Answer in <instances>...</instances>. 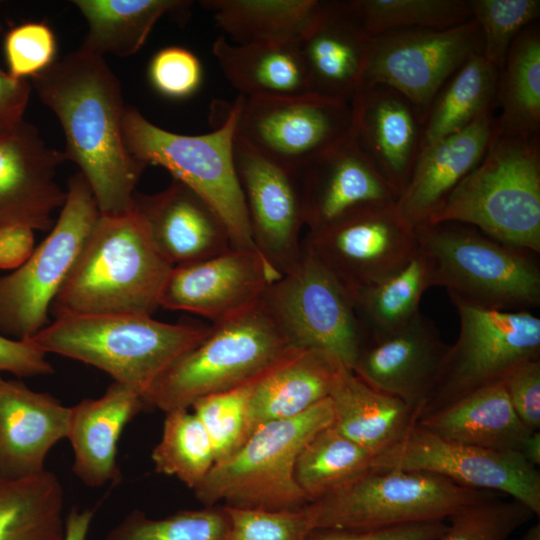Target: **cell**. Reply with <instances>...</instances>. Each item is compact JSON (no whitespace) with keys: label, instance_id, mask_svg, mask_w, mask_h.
Wrapping results in <instances>:
<instances>
[{"label":"cell","instance_id":"1","mask_svg":"<svg viewBox=\"0 0 540 540\" xmlns=\"http://www.w3.org/2000/svg\"><path fill=\"white\" fill-rule=\"evenodd\" d=\"M31 81L40 101L58 119L66 160L79 167L100 214L131 210L146 165L126 150V106L120 81L105 57L81 44Z\"/></svg>","mask_w":540,"mask_h":540},{"label":"cell","instance_id":"2","mask_svg":"<svg viewBox=\"0 0 540 540\" xmlns=\"http://www.w3.org/2000/svg\"><path fill=\"white\" fill-rule=\"evenodd\" d=\"M173 266L138 212L98 217L51 307L62 314H152Z\"/></svg>","mask_w":540,"mask_h":540},{"label":"cell","instance_id":"3","mask_svg":"<svg viewBox=\"0 0 540 540\" xmlns=\"http://www.w3.org/2000/svg\"><path fill=\"white\" fill-rule=\"evenodd\" d=\"M442 222L465 224L503 244L539 254L537 136H511L496 131L479 164L424 224Z\"/></svg>","mask_w":540,"mask_h":540},{"label":"cell","instance_id":"4","mask_svg":"<svg viewBox=\"0 0 540 540\" xmlns=\"http://www.w3.org/2000/svg\"><path fill=\"white\" fill-rule=\"evenodd\" d=\"M210 326L171 324L147 315L62 314L32 340L48 353L94 366L141 397L177 358L199 344Z\"/></svg>","mask_w":540,"mask_h":540},{"label":"cell","instance_id":"5","mask_svg":"<svg viewBox=\"0 0 540 540\" xmlns=\"http://www.w3.org/2000/svg\"><path fill=\"white\" fill-rule=\"evenodd\" d=\"M298 351L260 305L210 326L142 395L163 412L189 409L199 398L259 380Z\"/></svg>","mask_w":540,"mask_h":540},{"label":"cell","instance_id":"6","mask_svg":"<svg viewBox=\"0 0 540 540\" xmlns=\"http://www.w3.org/2000/svg\"><path fill=\"white\" fill-rule=\"evenodd\" d=\"M330 398L304 413L257 428L227 459L215 463L193 489L205 507L223 506L269 512L299 510L310 500L295 479V464L305 444L332 425Z\"/></svg>","mask_w":540,"mask_h":540},{"label":"cell","instance_id":"7","mask_svg":"<svg viewBox=\"0 0 540 540\" xmlns=\"http://www.w3.org/2000/svg\"><path fill=\"white\" fill-rule=\"evenodd\" d=\"M433 286L451 301L497 310H527L540 305V265L536 254L503 244L457 222L415 227Z\"/></svg>","mask_w":540,"mask_h":540},{"label":"cell","instance_id":"8","mask_svg":"<svg viewBox=\"0 0 540 540\" xmlns=\"http://www.w3.org/2000/svg\"><path fill=\"white\" fill-rule=\"evenodd\" d=\"M238 110L239 97L214 130L183 135L155 125L137 108L126 106L123 140L133 158L146 166L165 168L203 198L225 223L232 247L255 249L234 161Z\"/></svg>","mask_w":540,"mask_h":540},{"label":"cell","instance_id":"9","mask_svg":"<svg viewBox=\"0 0 540 540\" xmlns=\"http://www.w3.org/2000/svg\"><path fill=\"white\" fill-rule=\"evenodd\" d=\"M494 497L428 472L372 467L312 506L316 529H378L449 520Z\"/></svg>","mask_w":540,"mask_h":540},{"label":"cell","instance_id":"10","mask_svg":"<svg viewBox=\"0 0 540 540\" xmlns=\"http://www.w3.org/2000/svg\"><path fill=\"white\" fill-rule=\"evenodd\" d=\"M99 216L89 184L74 174L48 236L23 265L0 276L1 334L28 340L50 323L52 304Z\"/></svg>","mask_w":540,"mask_h":540},{"label":"cell","instance_id":"11","mask_svg":"<svg viewBox=\"0 0 540 540\" xmlns=\"http://www.w3.org/2000/svg\"><path fill=\"white\" fill-rule=\"evenodd\" d=\"M451 302L459 316V335L448 347L418 420L469 393L501 382L515 366L540 358V318L530 311Z\"/></svg>","mask_w":540,"mask_h":540},{"label":"cell","instance_id":"12","mask_svg":"<svg viewBox=\"0 0 540 540\" xmlns=\"http://www.w3.org/2000/svg\"><path fill=\"white\" fill-rule=\"evenodd\" d=\"M296 264L264 291L260 305L297 350H320L352 370L363 338L351 296L302 242Z\"/></svg>","mask_w":540,"mask_h":540},{"label":"cell","instance_id":"13","mask_svg":"<svg viewBox=\"0 0 540 540\" xmlns=\"http://www.w3.org/2000/svg\"><path fill=\"white\" fill-rule=\"evenodd\" d=\"M235 138L297 171L341 142L353 126L352 102L314 93L283 97L239 95Z\"/></svg>","mask_w":540,"mask_h":540},{"label":"cell","instance_id":"14","mask_svg":"<svg viewBox=\"0 0 540 540\" xmlns=\"http://www.w3.org/2000/svg\"><path fill=\"white\" fill-rule=\"evenodd\" d=\"M372 467L428 472L464 487L497 491L540 515V473L519 452L498 451L438 436L415 423L375 455Z\"/></svg>","mask_w":540,"mask_h":540},{"label":"cell","instance_id":"15","mask_svg":"<svg viewBox=\"0 0 540 540\" xmlns=\"http://www.w3.org/2000/svg\"><path fill=\"white\" fill-rule=\"evenodd\" d=\"M303 243L349 294L401 269L418 251L415 228L396 202L354 210L308 231Z\"/></svg>","mask_w":540,"mask_h":540},{"label":"cell","instance_id":"16","mask_svg":"<svg viewBox=\"0 0 540 540\" xmlns=\"http://www.w3.org/2000/svg\"><path fill=\"white\" fill-rule=\"evenodd\" d=\"M482 50L474 19L446 29H400L374 37L364 85H384L424 115L447 80Z\"/></svg>","mask_w":540,"mask_h":540},{"label":"cell","instance_id":"17","mask_svg":"<svg viewBox=\"0 0 540 540\" xmlns=\"http://www.w3.org/2000/svg\"><path fill=\"white\" fill-rule=\"evenodd\" d=\"M234 161L257 252L279 273L302 254L305 227L295 171L234 140Z\"/></svg>","mask_w":540,"mask_h":540},{"label":"cell","instance_id":"18","mask_svg":"<svg viewBox=\"0 0 540 540\" xmlns=\"http://www.w3.org/2000/svg\"><path fill=\"white\" fill-rule=\"evenodd\" d=\"M280 276L257 250L231 247L208 259L173 267L160 307L220 322L256 306Z\"/></svg>","mask_w":540,"mask_h":540},{"label":"cell","instance_id":"19","mask_svg":"<svg viewBox=\"0 0 540 540\" xmlns=\"http://www.w3.org/2000/svg\"><path fill=\"white\" fill-rule=\"evenodd\" d=\"M65 161L64 152L50 147L25 119L0 136V230L13 226L51 230L52 215L66 199L56 180Z\"/></svg>","mask_w":540,"mask_h":540},{"label":"cell","instance_id":"20","mask_svg":"<svg viewBox=\"0 0 540 540\" xmlns=\"http://www.w3.org/2000/svg\"><path fill=\"white\" fill-rule=\"evenodd\" d=\"M448 347L434 322L419 312L395 331L363 337L352 371L375 389L406 402L419 418Z\"/></svg>","mask_w":540,"mask_h":540},{"label":"cell","instance_id":"21","mask_svg":"<svg viewBox=\"0 0 540 540\" xmlns=\"http://www.w3.org/2000/svg\"><path fill=\"white\" fill-rule=\"evenodd\" d=\"M295 173L308 231L359 208L393 203L398 198L360 147L353 126L341 142Z\"/></svg>","mask_w":540,"mask_h":540},{"label":"cell","instance_id":"22","mask_svg":"<svg viewBox=\"0 0 540 540\" xmlns=\"http://www.w3.org/2000/svg\"><path fill=\"white\" fill-rule=\"evenodd\" d=\"M297 43L310 92L352 102L363 88L374 37L347 1H319Z\"/></svg>","mask_w":540,"mask_h":540},{"label":"cell","instance_id":"23","mask_svg":"<svg viewBox=\"0 0 540 540\" xmlns=\"http://www.w3.org/2000/svg\"><path fill=\"white\" fill-rule=\"evenodd\" d=\"M133 208L173 266L195 263L232 247L229 231L212 207L177 179L154 194L135 193Z\"/></svg>","mask_w":540,"mask_h":540},{"label":"cell","instance_id":"24","mask_svg":"<svg viewBox=\"0 0 540 540\" xmlns=\"http://www.w3.org/2000/svg\"><path fill=\"white\" fill-rule=\"evenodd\" d=\"M69 417L53 395L0 375V480L43 472L49 451L67 437Z\"/></svg>","mask_w":540,"mask_h":540},{"label":"cell","instance_id":"25","mask_svg":"<svg viewBox=\"0 0 540 540\" xmlns=\"http://www.w3.org/2000/svg\"><path fill=\"white\" fill-rule=\"evenodd\" d=\"M352 106L360 147L399 197L419 153L422 115L403 95L384 85L363 87Z\"/></svg>","mask_w":540,"mask_h":540},{"label":"cell","instance_id":"26","mask_svg":"<svg viewBox=\"0 0 540 540\" xmlns=\"http://www.w3.org/2000/svg\"><path fill=\"white\" fill-rule=\"evenodd\" d=\"M497 131L491 111L421 150L396 206L414 228L427 222L457 184L482 160Z\"/></svg>","mask_w":540,"mask_h":540},{"label":"cell","instance_id":"27","mask_svg":"<svg viewBox=\"0 0 540 540\" xmlns=\"http://www.w3.org/2000/svg\"><path fill=\"white\" fill-rule=\"evenodd\" d=\"M143 407L138 392L115 381L102 396L70 407L66 438L73 450L72 471L82 483L98 488L119 479L120 435Z\"/></svg>","mask_w":540,"mask_h":540},{"label":"cell","instance_id":"28","mask_svg":"<svg viewBox=\"0 0 540 540\" xmlns=\"http://www.w3.org/2000/svg\"><path fill=\"white\" fill-rule=\"evenodd\" d=\"M344 367L327 352L300 350L264 375L249 401V436L266 423L298 416L328 398Z\"/></svg>","mask_w":540,"mask_h":540},{"label":"cell","instance_id":"29","mask_svg":"<svg viewBox=\"0 0 540 540\" xmlns=\"http://www.w3.org/2000/svg\"><path fill=\"white\" fill-rule=\"evenodd\" d=\"M416 423L449 440L519 453L532 432L513 409L502 381L469 393Z\"/></svg>","mask_w":540,"mask_h":540},{"label":"cell","instance_id":"30","mask_svg":"<svg viewBox=\"0 0 540 540\" xmlns=\"http://www.w3.org/2000/svg\"><path fill=\"white\" fill-rule=\"evenodd\" d=\"M329 398L332 426L373 456L400 440L418 420L406 402L375 389L346 367Z\"/></svg>","mask_w":540,"mask_h":540},{"label":"cell","instance_id":"31","mask_svg":"<svg viewBox=\"0 0 540 540\" xmlns=\"http://www.w3.org/2000/svg\"><path fill=\"white\" fill-rule=\"evenodd\" d=\"M212 53L225 78L246 98L310 92L297 41L236 44L220 36Z\"/></svg>","mask_w":540,"mask_h":540},{"label":"cell","instance_id":"32","mask_svg":"<svg viewBox=\"0 0 540 540\" xmlns=\"http://www.w3.org/2000/svg\"><path fill=\"white\" fill-rule=\"evenodd\" d=\"M88 32L82 45L105 57H128L146 42L157 21L169 15L186 20L190 1L184 0H74Z\"/></svg>","mask_w":540,"mask_h":540},{"label":"cell","instance_id":"33","mask_svg":"<svg viewBox=\"0 0 540 540\" xmlns=\"http://www.w3.org/2000/svg\"><path fill=\"white\" fill-rule=\"evenodd\" d=\"M64 490L55 473L0 480V540H64Z\"/></svg>","mask_w":540,"mask_h":540},{"label":"cell","instance_id":"34","mask_svg":"<svg viewBox=\"0 0 540 540\" xmlns=\"http://www.w3.org/2000/svg\"><path fill=\"white\" fill-rule=\"evenodd\" d=\"M499 73L481 52L471 55L443 85L426 112L419 152L491 111Z\"/></svg>","mask_w":540,"mask_h":540},{"label":"cell","instance_id":"35","mask_svg":"<svg viewBox=\"0 0 540 540\" xmlns=\"http://www.w3.org/2000/svg\"><path fill=\"white\" fill-rule=\"evenodd\" d=\"M430 287V264L418 247L401 269L351 292L363 337L382 336L406 325L420 312V300Z\"/></svg>","mask_w":540,"mask_h":540},{"label":"cell","instance_id":"36","mask_svg":"<svg viewBox=\"0 0 540 540\" xmlns=\"http://www.w3.org/2000/svg\"><path fill=\"white\" fill-rule=\"evenodd\" d=\"M496 99L501 108L497 131L535 136L540 126V35L525 28L512 43L499 73Z\"/></svg>","mask_w":540,"mask_h":540},{"label":"cell","instance_id":"37","mask_svg":"<svg viewBox=\"0 0 540 540\" xmlns=\"http://www.w3.org/2000/svg\"><path fill=\"white\" fill-rule=\"evenodd\" d=\"M217 27L232 43L297 41L317 0H204Z\"/></svg>","mask_w":540,"mask_h":540},{"label":"cell","instance_id":"38","mask_svg":"<svg viewBox=\"0 0 540 540\" xmlns=\"http://www.w3.org/2000/svg\"><path fill=\"white\" fill-rule=\"evenodd\" d=\"M373 457L330 425L302 448L295 479L312 503L372 468Z\"/></svg>","mask_w":540,"mask_h":540},{"label":"cell","instance_id":"39","mask_svg":"<svg viewBox=\"0 0 540 540\" xmlns=\"http://www.w3.org/2000/svg\"><path fill=\"white\" fill-rule=\"evenodd\" d=\"M165 414L161 439L151 453L155 470L194 489L215 463L211 441L199 418L188 409Z\"/></svg>","mask_w":540,"mask_h":540},{"label":"cell","instance_id":"40","mask_svg":"<svg viewBox=\"0 0 540 540\" xmlns=\"http://www.w3.org/2000/svg\"><path fill=\"white\" fill-rule=\"evenodd\" d=\"M347 4L371 37L400 29H446L473 19L469 1L463 0H348Z\"/></svg>","mask_w":540,"mask_h":540},{"label":"cell","instance_id":"41","mask_svg":"<svg viewBox=\"0 0 540 540\" xmlns=\"http://www.w3.org/2000/svg\"><path fill=\"white\" fill-rule=\"evenodd\" d=\"M229 527L224 506L182 510L160 519L134 510L104 540H226Z\"/></svg>","mask_w":540,"mask_h":540},{"label":"cell","instance_id":"42","mask_svg":"<svg viewBox=\"0 0 540 540\" xmlns=\"http://www.w3.org/2000/svg\"><path fill=\"white\" fill-rule=\"evenodd\" d=\"M257 381L201 397L191 405L209 436L215 463L233 455L248 439V407Z\"/></svg>","mask_w":540,"mask_h":540},{"label":"cell","instance_id":"43","mask_svg":"<svg viewBox=\"0 0 540 540\" xmlns=\"http://www.w3.org/2000/svg\"><path fill=\"white\" fill-rule=\"evenodd\" d=\"M469 3L481 33V53L500 72L516 37L538 18L540 1L472 0Z\"/></svg>","mask_w":540,"mask_h":540},{"label":"cell","instance_id":"44","mask_svg":"<svg viewBox=\"0 0 540 540\" xmlns=\"http://www.w3.org/2000/svg\"><path fill=\"white\" fill-rule=\"evenodd\" d=\"M533 516L516 500L503 501L494 497L451 517L438 540H507Z\"/></svg>","mask_w":540,"mask_h":540},{"label":"cell","instance_id":"45","mask_svg":"<svg viewBox=\"0 0 540 540\" xmlns=\"http://www.w3.org/2000/svg\"><path fill=\"white\" fill-rule=\"evenodd\" d=\"M224 508L230 520L226 540H307L316 529L312 503L281 512Z\"/></svg>","mask_w":540,"mask_h":540},{"label":"cell","instance_id":"46","mask_svg":"<svg viewBox=\"0 0 540 540\" xmlns=\"http://www.w3.org/2000/svg\"><path fill=\"white\" fill-rule=\"evenodd\" d=\"M3 48L7 73L14 79L27 80L55 62L57 41L45 22H26L6 34Z\"/></svg>","mask_w":540,"mask_h":540},{"label":"cell","instance_id":"47","mask_svg":"<svg viewBox=\"0 0 540 540\" xmlns=\"http://www.w3.org/2000/svg\"><path fill=\"white\" fill-rule=\"evenodd\" d=\"M203 71L197 56L180 46L157 51L148 66V79L160 95L169 99L192 96L202 83Z\"/></svg>","mask_w":540,"mask_h":540},{"label":"cell","instance_id":"48","mask_svg":"<svg viewBox=\"0 0 540 540\" xmlns=\"http://www.w3.org/2000/svg\"><path fill=\"white\" fill-rule=\"evenodd\" d=\"M513 409L531 431L540 427V358L525 361L503 378Z\"/></svg>","mask_w":540,"mask_h":540},{"label":"cell","instance_id":"49","mask_svg":"<svg viewBox=\"0 0 540 540\" xmlns=\"http://www.w3.org/2000/svg\"><path fill=\"white\" fill-rule=\"evenodd\" d=\"M444 521L398 525L378 529H314L307 540H438L446 531Z\"/></svg>","mask_w":540,"mask_h":540},{"label":"cell","instance_id":"50","mask_svg":"<svg viewBox=\"0 0 540 540\" xmlns=\"http://www.w3.org/2000/svg\"><path fill=\"white\" fill-rule=\"evenodd\" d=\"M1 372L21 378L51 375L54 369L47 353L34 340H17L0 333Z\"/></svg>","mask_w":540,"mask_h":540},{"label":"cell","instance_id":"51","mask_svg":"<svg viewBox=\"0 0 540 540\" xmlns=\"http://www.w3.org/2000/svg\"><path fill=\"white\" fill-rule=\"evenodd\" d=\"M31 89L28 80L14 79L0 68V136L24 120Z\"/></svg>","mask_w":540,"mask_h":540},{"label":"cell","instance_id":"52","mask_svg":"<svg viewBox=\"0 0 540 540\" xmlns=\"http://www.w3.org/2000/svg\"><path fill=\"white\" fill-rule=\"evenodd\" d=\"M34 249V230L24 226L0 230V269L13 271L19 268Z\"/></svg>","mask_w":540,"mask_h":540},{"label":"cell","instance_id":"53","mask_svg":"<svg viewBox=\"0 0 540 540\" xmlns=\"http://www.w3.org/2000/svg\"><path fill=\"white\" fill-rule=\"evenodd\" d=\"M93 516L92 509L73 507L65 518L64 540H86Z\"/></svg>","mask_w":540,"mask_h":540},{"label":"cell","instance_id":"54","mask_svg":"<svg viewBox=\"0 0 540 540\" xmlns=\"http://www.w3.org/2000/svg\"><path fill=\"white\" fill-rule=\"evenodd\" d=\"M521 455L532 465L540 464V432L532 431L525 440Z\"/></svg>","mask_w":540,"mask_h":540},{"label":"cell","instance_id":"55","mask_svg":"<svg viewBox=\"0 0 540 540\" xmlns=\"http://www.w3.org/2000/svg\"><path fill=\"white\" fill-rule=\"evenodd\" d=\"M518 540H540L539 523L531 526Z\"/></svg>","mask_w":540,"mask_h":540}]
</instances>
